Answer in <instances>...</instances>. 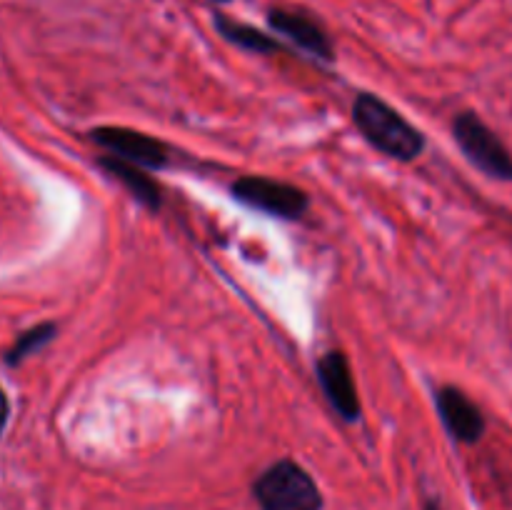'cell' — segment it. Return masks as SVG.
Returning a JSON list of instances; mask_svg holds the SVG:
<instances>
[{"label": "cell", "instance_id": "obj_5", "mask_svg": "<svg viewBox=\"0 0 512 510\" xmlns=\"http://www.w3.org/2000/svg\"><path fill=\"white\" fill-rule=\"evenodd\" d=\"M90 138L115 158L128 160V163L140 165L145 170H160L170 163L168 145L153 135L138 133V130L105 125V128H95Z\"/></svg>", "mask_w": 512, "mask_h": 510}, {"label": "cell", "instance_id": "obj_4", "mask_svg": "<svg viewBox=\"0 0 512 510\" xmlns=\"http://www.w3.org/2000/svg\"><path fill=\"white\" fill-rule=\"evenodd\" d=\"M230 193L238 203L283 220H300L310 208L305 190L273 178H260V175L238 178L230 185Z\"/></svg>", "mask_w": 512, "mask_h": 510}, {"label": "cell", "instance_id": "obj_13", "mask_svg": "<svg viewBox=\"0 0 512 510\" xmlns=\"http://www.w3.org/2000/svg\"><path fill=\"white\" fill-rule=\"evenodd\" d=\"M425 510H443V508H440V503H428V508Z\"/></svg>", "mask_w": 512, "mask_h": 510}, {"label": "cell", "instance_id": "obj_8", "mask_svg": "<svg viewBox=\"0 0 512 510\" xmlns=\"http://www.w3.org/2000/svg\"><path fill=\"white\" fill-rule=\"evenodd\" d=\"M440 420L445 430L453 435L458 443H478L485 433V418L478 405L468 398L460 388L445 385L435 395Z\"/></svg>", "mask_w": 512, "mask_h": 510}, {"label": "cell", "instance_id": "obj_10", "mask_svg": "<svg viewBox=\"0 0 512 510\" xmlns=\"http://www.w3.org/2000/svg\"><path fill=\"white\" fill-rule=\"evenodd\" d=\"M215 30H218L228 43L238 45V48L248 50V53H258V55L285 53V45L280 43L278 38L263 33V30H258L255 25L228 18V15H218V18H215Z\"/></svg>", "mask_w": 512, "mask_h": 510}, {"label": "cell", "instance_id": "obj_3", "mask_svg": "<svg viewBox=\"0 0 512 510\" xmlns=\"http://www.w3.org/2000/svg\"><path fill=\"white\" fill-rule=\"evenodd\" d=\"M455 143L460 145L470 163L483 170L485 175L498 180H512V155L503 140L483 123L475 113L455 115L453 120Z\"/></svg>", "mask_w": 512, "mask_h": 510}, {"label": "cell", "instance_id": "obj_7", "mask_svg": "<svg viewBox=\"0 0 512 510\" xmlns=\"http://www.w3.org/2000/svg\"><path fill=\"white\" fill-rule=\"evenodd\" d=\"M268 25L280 33L283 38H288L290 43L298 45L300 50H305L308 55L318 60H335V48L333 40H330L328 30L318 23L310 15L300 13V10H288V8H270L268 10Z\"/></svg>", "mask_w": 512, "mask_h": 510}, {"label": "cell", "instance_id": "obj_11", "mask_svg": "<svg viewBox=\"0 0 512 510\" xmlns=\"http://www.w3.org/2000/svg\"><path fill=\"white\" fill-rule=\"evenodd\" d=\"M53 338H55V323H40V325H35V328L25 330V333L15 340L13 348L5 353V363L8 365L23 363L28 355H33L35 350L45 348V345H48Z\"/></svg>", "mask_w": 512, "mask_h": 510}, {"label": "cell", "instance_id": "obj_2", "mask_svg": "<svg viewBox=\"0 0 512 510\" xmlns=\"http://www.w3.org/2000/svg\"><path fill=\"white\" fill-rule=\"evenodd\" d=\"M253 495L260 510H320L323 495L308 470L293 460H278L255 480Z\"/></svg>", "mask_w": 512, "mask_h": 510}, {"label": "cell", "instance_id": "obj_6", "mask_svg": "<svg viewBox=\"0 0 512 510\" xmlns=\"http://www.w3.org/2000/svg\"><path fill=\"white\" fill-rule=\"evenodd\" d=\"M315 373H318L320 388H323L325 398L333 405L335 413L348 423L360 420V398L343 350H328L315 365Z\"/></svg>", "mask_w": 512, "mask_h": 510}, {"label": "cell", "instance_id": "obj_14", "mask_svg": "<svg viewBox=\"0 0 512 510\" xmlns=\"http://www.w3.org/2000/svg\"><path fill=\"white\" fill-rule=\"evenodd\" d=\"M215 3H230V0H215Z\"/></svg>", "mask_w": 512, "mask_h": 510}, {"label": "cell", "instance_id": "obj_9", "mask_svg": "<svg viewBox=\"0 0 512 510\" xmlns=\"http://www.w3.org/2000/svg\"><path fill=\"white\" fill-rule=\"evenodd\" d=\"M100 165H103L115 180H120L138 203H143L145 208L150 210L160 208V203H163V198H160V188L158 183L145 173V168L128 163V160L115 158V155H103V158H100Z\"/></svg>", "mask_w": 512, "mask_h": 510}, {"label": "cell", "instance_id": "obj_1", "mask_svg": "<svg viewBox=\"0 0 512 510\" xmlns=\"http://www.w3.org/2000/svg\"><path fill=\"white\" fill-rule=\"evenodd\" d=\"M353 120L363 138L388 158L410 163L423 155V133L378 95L360 93L353 103Z\"/></svg>", "mask_w": 512, "mask_h": 510}, {"label": "cell", "instance_id": "obj_12", "mask_svg": "<svg viewBox=\"0 0 512 510\" xmlns=\"http://www.w3.org/2000/svg\"><path fill=\"white\" fill-rule=\"evenodd\" d=\"M8 415H10V405H8V398H5L3 388H0V435H3L5 425H8Z\"/></svg>", "mask_w": 512, "mask_h": 510}]
</instances>
